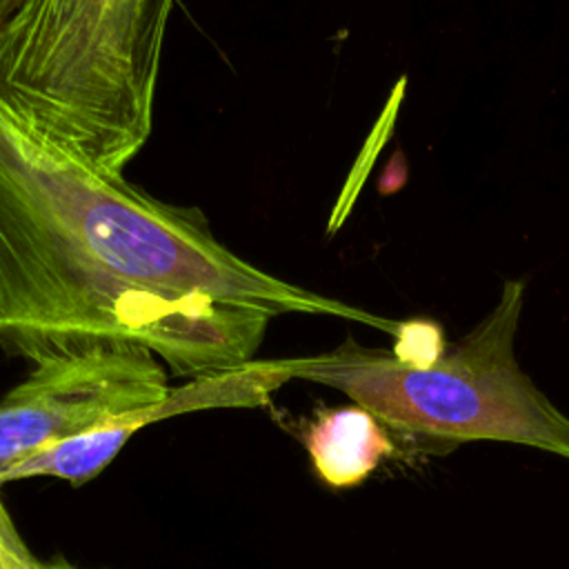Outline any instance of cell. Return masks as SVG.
<instances>
[{"instance_id": "1", "label": "cell", "mask_w": 569, "mask_h": 569, "mask_svg": "<svg viewBox=\"0 0 569 569\" xmlns=\"http://www.w3.org/2000/svg\"><path fill=\"white\" fill-rule=\"evenodd\" d=\"M284 313L396 327L251 264L198 207L93 164L0 93L2 351L36 365L133 342L191 380L256 360Z\"/></svg>"}, {"instance_id": "2", "label": "cell", "mask_w": 569, "mask_h": 569, "mask_svg": "<svg viewBox=\"0 0 569 569\" xmlns=\"http://www.w3.org/2000/svg\"><path fill=\"white\" fill-rule=\"evenodd\" d=\"M173 0H0V93L40 131L122 173L153 127Z\"/></svg>"}, {"instance_id": "3", "label": "cell", "mask_w": 569, "mask_h": 569, "mask_svg": "<svg viewBox=\"0 0 569 569\" xmlns=\"http://www.w3.org/2000/svg\"><path fill=\"white\" fill-rule=\"evenodd\" d=\"M520 293L502 305L431 367H409L393 353L342 342L320 356L293 358V378L345 391L385 427L433 442L498 440L569 458V418L516 362Z\"/></svg>"}, {"instance_id": "4", "label": "cell", "mask_w": 569, "mask_h": 569, "mask_svg": "<svg viewBox=\"0 0 569 569\" xmlns=\"http://www.w3.org/2000/svg\"><path fill=\"white\" fill-rule=\"evenodd\" d=\"M169 391L158 356L133 342H104L36 362L0 400V485L27 458L160 402Z\"/></svg>"}, {"instance_id": "5", "label": "cell", "mask_w": 569, "mask_h": 569, "mask_svg": "<svg viewBox=\"0 0 569 569\" xmlns=\"http://www.w3.org/2000/svg\"><path fill=\"white\" fill-rule=\"evenodd\" d=\"M289 380H293V358H256L244 367L224 373L191 378L187 385L171 389L160 402L122 413L91 433L27 458L4 478V482L51 476L69 480L71 485H82L102 471L127 445V440L144 425L198 409L262 407Z\"/></svg>"}, {"instance_id": "6", "label": "cell", "mask_w": 569, "mask_h": 569, "mask_svg": "<svg viewBox=\"0 0 569 569\" xmlns=\"http://www.w3.org/2000/svg\"><path fill=\"white\" fill-rule=\"evenodd\" d=\"M305 447L318 476L331 487L360 485L393 451L382 422L358 405L320 411L307 429Z\"/></svg>"}, {"instance_id": "7", "label": "cell", "mask_w": 569, "mask_h": 569, "mask_svg": "<svg viewBox=\"0 0 569 569\" xmlns=\"http://www.w3.org/2000/svg\"><path fill=\"white\" fill-rule=\"evenodd\" d=\"M445 340L436 325L431 322H402L396 325V347L393 356L409 367H431L445 353Z\"/></svg>"}, {"instance_id": "8", "label": "cell", "mask_w": 569, "mask_h": 569, "mask_svg": "<svg viewBox=\"0 0 569 569\" xmlns=\"http://www.w3.org/2000/svg\"><path fill=\"white\" fill-rule=\"evenodd\" d=\"M2 542H4V569H42V562L36 560L20 536L13 529L9 513L2 522Z\"/></svg>"}, {"instance_id": "9", "label": "cell", "mask_w": 569, "mask_h": 569, "mask_svg": "<svg viewBox=\"0 0 569 569\" xmlns=\"http://www.w3.org/2000/svg\"><path fill=\"white\" fill-rule=\"evenodd\" d=\"M42 569H82V567H76V565H71V562H67L62 558H56L51 562H42Z\"/></svg>"}, {"instance_id": "10", "label": "cell", "mask_w": 569, "mask_h": 569, "mask_svg": "<svg viewBox=\"0 0 569 569\" xmlns=\"http://www.w3.org/2000/svg\"><path fill=\"white\" fill-rule=\"evenodd\" d=\"M4 516H7V511H4V507H2V502H0V569H4V542H2V522H4Z\"/></svg>"}]
</instances>
